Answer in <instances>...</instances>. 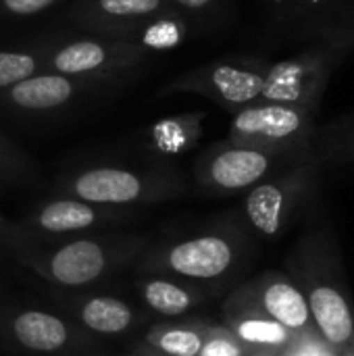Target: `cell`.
<instances>
[{
    "mask_svg": "<svg viewBox=\"0 0 354 356\" xmlns=\"http://www.w3.org/2000/svg\"><path fill=\"white\" fill-rule=\"evenodd\" d=\"M202 113H186L156 121L146 131V146L159 156H179L190 152L202 136Z\"/></svg>",
    "mask_w": 354,
    "mask_h": 356,
    "instance_id": "obj_14",
    "label": "cell"
},
{
    "mask_svg": "<svg viewBox=\"0 0 354 356\" xmlns=\"http://www.w3.org/2000/svg\"><path fill=\"white\" fill-rule=\"evenodd\" d=\"M213 0H171L173 6H177L182 13L184 10H202L211 4Z\"/></svg>",
    "mask_w": 354,
    "mask_h": 356,
    "instance_id": "obj_25",
    "label": "cell"
},
{
    "mask_svg": "<svg viewBox=\"0 0 354 356\" xmlns=\"http://www.w3.org/2000/svg\"><path fill=\"white\" fill-rule=\"evenodd\" d=\"M8 338L15 346L29 355L42 356H88L100 346L83 334L81 327L67 323L63 317L38 309L15 313L6 321Z\"/></svg>",
    "mask_w": 354,
    "mask_h": 356,
    "instance_id": "obj_6",
    "label": "cell"
},
{
    "mask_svg": "<svg viewBox=\"0 0 354 356\" xmlns=\"http://www.w3.org/2000/svg\"><path fill=\"white\" fill-rule=\"evenodd\" d=\"M303 111L286 104H255L236 113L230 127V142L261 150H277L303 129Z\"/></svg>",
    "mask_w": 354,
    "mask_h": 356,
    "instance_id": "obj_9",
    "label": "cell"
},
{
    "mask_svg": "<svg viewBox=\"0 0 354 356\" xmlns=\"http://www.w3.org/2000/svg\"><path fill=\"white\" fill-rule=\"evenodd\" d=\"M79 83L83 81L58 73H35L4 90L2 98L23 113H52L75 98Z\"/></svg>",
    "mask_w": 354,
    "mask_h": 356,
    "instance_id": "obj_12",
    "label": "cell"
},
{
    "mask_svg": "<svg viewBox=\"0 0 354 356\" xmlns=\"http://www.w3.org/2000/svg\"><path fill=\"white\" fill-rule=\"evenodd\" d=\"M313 77L311 67L298 60H286L273 65L263 79L261 100L269 104L300 106L311 98Z\"/></svg>",
    "mask_w": 354,
    "mask_h": 356,
    "instance_id": "obj_15",
    "label": "cell"
},
{
    "mask_svg": "<svg viewBox=\"0 0 354 356\" xmlns=\"http://www.w3.org/2000/svg\"><path fill=\"white\" fill-rule=\"evenodd\" d=\"M129 356H169V355H163L161 350H156V348L148 346L146 342H140V344H136V346H134V350H131V355Z\"/></svg>",
    "mask_w": 354,
    "mask_h": 356,
    "instance_id": "obj_26",
    "label": "cell"
},
{
    "mask_svg": "<svg viewBox=\"0 0 354 356\" xmlns=\"http://www.w3.org/2000/svg\"><path fill=\"white\" fill-rule=\"evenodd\" d=\"M252 356H271V355H267V353H261V350H259V353H252Z\"/></svg>",
    "mask_w": 354,
    "mask_h": 356,
    "instance_id": "obj_27",
    "label": "cell"
},
{
    "mask_svg": "<svg viewBox=\"0 0 354 356\" xmlns=\"http://www.w3.org/2000/svg\"><path fill=\"white\" fill-rule=\"evenodd\" d=\"M54 2L56 0H0V6L10 15L29 17V15H35V13L52 6Z\"/></svg>",
    "mask_w": 354,
    "mask_h": 356,
    "instance_id": "obj_24",
    "label": "cell"
},
{
    "mask_svg": "<svg viewBox=\"0 0 354 356\" xmlns=\"http://www.w3.org/2000/svg\"><path fill=\"white\" fill-rule=\"evenodd\" d=\"M225 311L257 313L277 321L290 332L303 330L309 321V302L296 286L282 280L255 284L236 292L225 302Z\"/></svg>",
    "mask_w": 354,
    "mask_h": 356,
    "instance_id": "obj_10",
    "label": "cell"
},
{
    "mask_svg": "<svg viewBox=\"0 0 354 356\" xmlns=\"http://www.w3.org/2000/svg\"><path fill=\"white\" fill-rule=\"evenodd\" d=\"M248 348L227 330L209 325L198 356H246Z\"/></svg>",
    "mask_w": 354,
    "mask_h": 356,
    "instance_id": "obj_22",
    "label": "cell"
},
{
    "mask_svg": "<svg viewBox=\"0 0 354 356\" xmlns=\"http://www.w3.org/2000/svg\"><path fill=\"white\" fill-rule=\"evenodd\" d=\"M63 307L81 330L96 336H121L138 325L136 311L125 300L113 296H79L65 300Z\"/></svg>",
    "mask_w": 354,
    "mask_h": 356,
    "instance_id": "obj_13",
    "label": "cell"
},
{
    "mask_svg": "<svg viewBox=\"0 0 354 356\" xmlns=\"http://www.w3.org/2000/svg\"><path fill=\"white\" fill-rule=\"evenodd\" d=\"M42 71V54L25 50H0V92Z\"/></svg>",
    "mask_w": 354,
    "mask_h": 356,
    "instance_id": "obj_21",
    "label": "cell"
},
{
    "mask_svg": "<svg viewBox=\"0 0 354 356\" xmlns=\"http://www.w3.org/2000/svg\"><path fill=\"white\" fill-rule=\"evenodd\" d=\"M225 327L248 350H271L290 342V330L273 319L248 311H225Z\"/></svg>",
    "mask_w": 354,
    "mask_h": 356,
    "instance_id": "obj_17",
    "label": "cell"
},
{
    "mask_svg": "<svg viewBox=\"0 0 354 356\" xmlns=\"http://www.w3.org/2000/svg\"><path fill=\"white\" fill-rule=\"evenodd\" d=\"M0 242L19 265L56 288H86L129 265L150 246L146 236H63L25 232L0 215Z\"/></svg>",
    "mask_w": 354,
    "mask_h": 356,
    "instance_id": "obj_1",
    "label": "cell"
},
{
    "mask_svg": "<svg viewBox=\"0 0 354 356\" xmlns=\"http://www.w3.org/2000/svg\"><path fill=\"white\" fill-rule=\"evenodd\" d=\"M31 171V163L25 154L13 146L4 136H0V181H21Z\"/></svg>",
    "mask_w": 354,
    "mask_h": 356,
    "instance_id": "obj_23",
    "label": "cell"
},
{
    "mask_svg": "<svg viewBox=\"0 0 354 356\" xmlns=\"http://www.w3.org/2000/svg\"><path fill=\"white\" fill-rule=\"evenodd\" d=\"M58 192L100 207L131 209L175 200L188 192V184L179 171L163 165L150 169L98 165L65 177Z\"/></svg>",
    "mask_w": 354,
    "mask_h": 356,
    "instance_id": "obj_2",
    "label": "cell"
},
{
    "mask_svg": "<svg viewBox=\"0 0 354 356\" xmlns=\"http://www.w3.org/2000/svg\"><path fill=\"white\" fill-rule=\"evenodd\" d=\"M125 217L127 213L123 209L100 207L71 196H58L38 204L19 221V225L35 236L63 238L90 232L96 227L115 225L121 223Z\"/></svg>",
    "mask_w": 354,
    "mask_h": 356,
    "instance_id": "obj_8",
    "label": "cell"
},
{
    "mask_svg": "<svg viewBox=\"0 0 354 356\" xmlns=\"http://www.w3.org/2000/svg\"><path fill=\"white\" fill-rule=\"evenodd\" d=\"M167 15H182V10L171 0H81L75 19L94 33L108 38L125 25Z\"/></svg>",
    "mask_w": 354,
    "mask_h": 356,
    "instance_id": "obj_11",
    "label": "cell"
},
{
    "mask_svg": "<svg viewBox=\"0 0 354 356\" xmlns=\"http://www.w3.org/2000/svg\"><path fill=\"white\" fill-rule=\"evenodd\" d=\"M271 167V152L240 146L217 144L202 152L194 163L196 184L211 194H230L257 186Z\"/></svg>",
    "mask_w": 354,
    "mask_h": 356,
    "instance_id": "obj_5",
    "label": "cell"
},
{
    "mask_svg": "<svg viewBox=\"0 0 354 356\" xmlns=\"http://www.w3.org/2000/svg\"><path fill=\"white\" fill-rule=\"evenodd\" d=\"M263 79L265 73L252 67H242L234 63H215V65H202L190 69L184 75L175 77L161 90V96L175 94V92H190V94L209 96L225 106H244L261 98Z\"/></svg>",
    "mask_w": 354,
    "mask_h": 356,
    "instance_id": "obj_7",
    "label": "cell"
},
{
    "mask_svg": "<svg viewBox=\"0 0 354 356\" xmlns=\"http://www.w3.org/2000/svg\"><path fill=\"white\" fill-rule=\"evenodd\" d=\"M144 305L163 317H179L192 311L202 294L192 286H182L167 277H148L138 284Z\"/></svg>",
    "mask_w": 354,
    "mask_h": 356,
    "instance_id": "obj_18",
    "label": "cell"
},
{
    "mask_svg": "<svg viewBox=\"0 0 354 356\" xmlns=\"http://www.w3.org/2000/svg\"><path fill=\"white\" fill-rule=\"evenodd\" d=\"M311 313L323 334V338L330 344H348L354 334V321L351 315V309L344 300V296L330 288V286H319L311 292L309 300Z\"/></svg>",
    "mask_w": 354,
    "mask_h": 356,
    "instance_id": "obj_16",
    "label": "cell"
},
{
    "mask_svg": "<svg viewBox=\"0 0 354 356\" xmlns=\"http://www.w3.org/2000/svg\"><path fill=\"white\" fill-rule=\"evenodd\" d=\"M125 356H129V355H125Z\"/></svg>",
    "mask_w": 354,
    "mask_h": 356,
    "instance_id": "obj_29",
    "label": "cell"
},
{
    "mask_svg": "<svg viewBox=\"0 0 354 356\" xmlns=\"http://www.w3.org/2000/svg\"><path fill=\"white\" fill-rule=\"evenodd\" d=\"M298 356H315V355H313V353L309 350V353H305V355H298Z\"/></svg>",
    "mask_w": 354,
    "mask_h": 356,
    "instance_id": "obj_28",
    "label": "cell"
},
{
    "mask_svg": "<svg viewBox=\"0 0 354 356\" xmlns=\"http://www.w3.org/2000/svg\"><path fill=\"white\" fill-rule=\"evenodd\" d=\"M209 325L200 321H171L152 325L144 342L163 355L169 356H198Z\"/></svg>",
    "mask_w": 354,
    "mask_h": 356,
    "instance_id": "obj_19",
    "label": "cell"
},
{
    "mask_svg": "<svg viewBox=\"0 0 354 356\" xmlns=\"http://www.w3.org/2000/svg\"><path fill=\"white\" fill-rule=\"evenodd\" d=\"M238 252L230 236L202 234L173 244L146 248L138 269L156 277H177L192 282H209L223 277L236 263Z\"/></svg>",
    "mask_w": 354,
    "mask_h": 356,
    "instance_id": "obj_4",
    "label": "cell"
},
{
    "mask_svg": "<svg viewBox=\"0 0 354 356\" xmlns=\"http://www.w3.org/2000/svg\"><path fill=\"white\" fill-rule=\"evenodd\" d=\"M152 52L115 38H81L42 52V69L79 81H102L142 65Z\"/></svg>",
    "mask_w": 354,
    "mask_h": 356,
    "instance_id": "obj_3",
    "label": "cell"
},
{
    "mask_svg": "<svg viewBox=\"0 0 354 356\" xmlns=\"http://www.w3.org/2000/svg\"><path fill=\"white\" fill-rule=\"evenodd\" d=\"M286 211V190L280 184L255 186L246 198V215L250 223L265 236H275L282 229Z\"/></svg>",
    "mask_w": 354,
    "mask_h": 356,
    "instance_id": "obj_20",
    "label": "cell"
}]
</instances>
